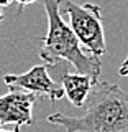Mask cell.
I'll return each mask as SVG.
<instances>
[{"mask_svg":"<svg viewBox=\"0 0 128 132\" xmlns=\"http://www.w3.org/2000/svg\"><path fill=\"white\" fill-rule=\"evenodd\" d=\"M84 106L82 116L54 112L48 122L66 132H128V93L120 86L99 79Z\"/></svg>","mask_w":128,"mask_h":132,"instance_id":"1","label":"cell"},{"mask_svg":"<svg viewBox=\"0 0 128 132\" xmlns=\"http://www.w3.org/2000/svg\"><path fill=\"white\" fill-rule=\"evenodd\" d=\"M48 18V33L43 36L40 56L48 66H56L59 61H67L76 68L77 73L99 79L102 71L100 58L87 53L79 43L63 15L59 13V0H43Z\"/></svg>","mask_w":128,"mask_h":132,"instance_id":"2","label":"cell"},{"mask_svg":"<svg viewBox=\"0 0 128 132\" xmlns=\"http://www.w3.org/2000/svg\"><path fill=\"white\" fill-rule=\"evenodd\" d=\"M59 13L67 16V25L87 53L100 58L107 51L100 5L90 2L76 3L74 0H59Z\"/></svg>","mask_w":128,"mask_h":132,"instance_id":"3","label":"cell"},{"mask_svg":"<svg viewBox=\"0 0 128 132\" xmlns=\"http://www.w3.org/2000/svg\"><path fill=\"white\" fill-rule=\"evenodd\" d=\"M3 82L10 88V91H26L51 101H57L64 96L59 82H56L48 74V64H36L23 74H5Z\"/></svg>","mask_w":128,"mask_h":132,"instance_id":"4","label":"cell"},{"mask_svg":"<svg viewBox=\"0 0 128 132\" xmlns=\"http://www.w3.org/2000/svg\"><path fill=\"white\" fill-rule=\"evenodd\" d=\"M36 96L26 91H8L0 96V124L2 126H31L33 106Z\"/></svg>","mask_w":128,"mask_h":132,"instance_id":"5","label":"cell"},{"mask_svg":"<svg viewBox=\"0 0 128 132\" xmlns=\"http://www.w3.org/2000/svg\"><path fill=\"white\" fill-rule=\"evenodd\" d=\"M99 79L87 76V74H81V73H64L61 74L59 79V86L64 91V96L69 99L72 106L76 107H82L85 102L87 96L90 94L94 84Z\"/></svg>","mask_w":128,"mask_h":132,"instance_id":"6","label":"cell"},{"mask_svg":"<svg viewBox=\"0 0 128 132\" xmlns=\"http://www.w3.org/2000/svg\"><path fill=\"white\" fill-rule=\"evenodd\" d=\"M118 74H120V76H126L128 78V56L125 58V61L122 63L120 69H118Z\"/></svg>","mask_w":128,"mask_h":132,"instance_id":"7","label":"cell"},{"mask_svg":"<svg viewBox=\"0 0 128 132\" xmlns=\"http://www.w3.org/2000/svg\"><path fill=\"white\" fill-rule=\"evenodd\" d=\"M13 2L18 3V12H22V8H23V7L30 5V3H35L36 0H13Z\"/></svg>","mask_w":128,"mask_h":132,"instance_id":"8","label":"cell"},{"mask_svg":"<svg viewBox=\"0 0 128 132\" xmlns=\"http://www.w3.org/2000/svg\"><path fill=\"white\" fill-rule=\"evenodd\" d=\"M12 2H13V0H0V8H2V7H7V5H10Z\"/></svg>","mask_w":128,"mask_h":132,"instance_id":"9","label":"cell"},{"mask_svg":"<svg viewBox=\"0 0 128 132\" xmlns=\"http://www.w3.org/2000/svg\"><path fill=\"white\" fill-rule=\"evenodd\" d=\"M0 132H20V126H15V127H13L12 130H3V129H2Z\"/></svg>","mask_w":128,"mask_h":132,"instance_id":"10","label":"cell"},{"mask_svg":"<svg viewBox=\"0 0 128 132\" xmlns=\"http://www.w3.org/2000/svg\"><path fill=\"white\" fill-rule=\"evenodd\" d=\"M2 20H3V13H2V10H0V23H2Z\"/></svg>","mask_w":128,"mask_h":132,"instance_id":"11","label":"cell"},{"mask_svg":"<svg viewBox=\"0 0 128 132\" xmlns=\"http://www.w3.org/2000/svg\"><path fill=\"white\" fill-rule=\"evenodd\" d=\"M2 127H3V126H2V124H0V130H2Z\"/></svg>","mask_w":128,"mask_h":132,"instance_id":"12","label":"cell"}]
</instances>
